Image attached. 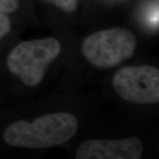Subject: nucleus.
<instances>
[{"mask_svg": "<svg viewBox=\"0 0 159 159\" xmlns=\"http://www.w3.org/2000/svg\"><path fill=\"white\" fill-rule=\"evenodd\" d=\"M78 126V119L71 113H49L35 119L32 123L19 120L6 125L2 140L13 148H53L70 141Z\"/></svg>", "mask_w": 159, "mask_h": 159, "instance_id": "1", "label": "nucleus"}, {"mask_svg": "<svg viewBox=\"0 0 159 159\" xmlns=\"http://www.w3.org/2000/svg\"><path fill=\"white\" fill-rule=\"evenodd\" d=\"M61 49L60 42L54 37L24 41L8 53L6 68L25 85L35 87L42 82L50 64L58 57Z\"/></svg>", "mask_w": 159, "mask_h": 159, "instance_id": "2", "label": "nucleus"}, {"mask_svg": "<svg viewBox=\"0 0 159 159\" xmlns=\"http://www.w3.org/2000/svg\"><path fill=\"white\" fill-rule=\"evenodd\" d=\"M134 34L125 28L102 29L88 35L82 43L85 58L98 68H111L133 57L136 51Z\"/></svg>", "mask_w": 159, "mask_h": 159, "instance_id": "3", "label": "nucleus"}, {"mask_svg": "<svg viewBox=\"0 0 159 159\" xmlns=\"http://www.w3.org/2000/svg\"><path fill=\"white\" fill-rule=\"evenodd\" d=\"M112 85L127 102L155 104L159 102V70L150 66H125L114 74Z\"/></svg>", "mask_w": 159, "mask_h": 159, "instance_id": "4", "label": "nucleus"}, {"mask_svg": "<svg viewBox=\"0 0 159 159\" xmlns=\"http://www.w3.org/2000/svg\"><path fill=\"white\" fill-rule=\"evenodd\" d=\"M142 141L136 137L121 140H87L75 154L76 159H140Z\"/></svg>", "mask_w": 159, "mask_h": 159, "instance_id": "5", "label": "nucleus"}, {"mask_svg": "<svg viewBox=\"0 0 159 159\" xmlns=\"http://www.w3.org/2000/svg\"><path fill=\"white\" fill-rule=\"evenodd\" d=\"M66 12H73L78 7V0H46Z\"/></svg>", "mask_w": 159, "mask_h": 159, "instance_id": "6", "label": "nucleus"}, {"mask_svg": "<svg viewBox=\"0 0 159 159\" xmlns=\"http://www.w3.org/2000/svg\"><path fill=\"white\" fill-rule=\"evenodd\" d=\"M11 24L10 18L6 13L0 12V42L6 38L11 32Z\"/></svg>", "mask_w": 159, "mask_h": 159, "instance_id": "7", "label": "nucleus"}, {"mask_svg": "<svg viewBox=\"0 0 159 159\" xmlns=\"http://www.w3.org/2000/svg\"><path fill=\"white\" fill-rule=\"evenodd\" d=\"M20 6V0H0V12L12 13L18 10Z\"/></svg>", "mask_w": 159, "mask_h": 159, "instance_id": "8", "label": "nucleus"}]
</instances>
